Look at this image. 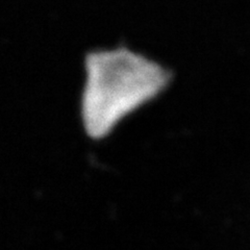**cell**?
<instances>
[{
    "label": "cell",
    "instance_id": "1",
    "mask_svg": "<svg viewBox=\"0 0 250 250\" xmlns=\"http://www.w3.org/2000/svg\"><path fill=\"white\" fill-rule=\"evenodd\" d=\"M84 71L82 116L92 138L106 136L125 117L158 96L170 80L158 62L125 47L89 53Z\"/></svg>",
    "mask_w": 250,
    "mask_h": 250
}]
</instances>
